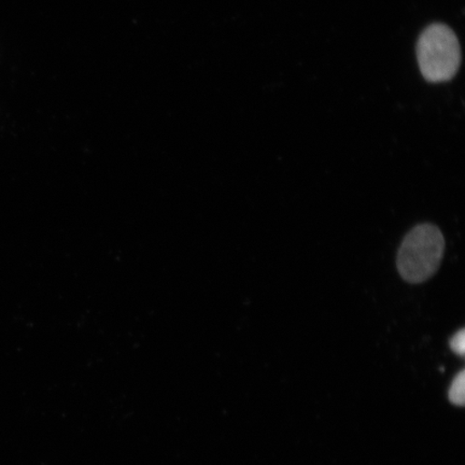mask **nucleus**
<instances>
[{
  "instance_id": "obj_1",
  "label": "nucleus",
  "mask_w": 465,
  "mask_h": 465,
  "mask_svg": "<svg viewBox=\"0 0 465 465\" xmlns=\"http://www.w3.org/2000/svg\"><path fill=\"white\" fill-rule=\"evenodd\" d=\"M444 252L445 238L438 226H415L399 249L397 265L401 277L414 284L427 282L439 270Z\"/></svg>"
},
{
  "instance_id": "obj_2",
  "label": "nucleus",
  "mask_w": 465,
  "mask_h": 465,
  "mask_svg": "<svg viewBox=\"0 0 465 465\" xmlns=\"http://www.w3.org/2000/svg\"><path fill=\"white\" fill-rule=\"evenodd\" d=\"M417 58L424 79L444 83L455 77L461 62V50L456 34L449 26L432 25L420 35Z\"/></svg>"
},
{
  "instance_id": "obj_3",
  "label": "nucleus",
  "mask_w": 465,
  "mask_h": 465,
  "mask_svg": "<svg viewBox=\"0 0 465 465\" xmlns=\"http://www.w3.org/2000/svg\"><path fill=\"white\" fill-rule=\"evenodd\" d=\"M450 400L458 406H463L465 402V373L461 371L453 380L450 393Z\"/></svg>"
},
{
  "instance_id": "obj_4",
  "label": "nucleus",
  "mask_w": 465,
  "mask_h": 465,
  "mask_svg": "<svg viewBox=\"0 0 465 465\" xmlns=\"http://www.w3.org/2000/svg\"><path fill=\"white\" fill-rule=\"evenodd\" d=\"M450 347L453 352L459 354V356H463L465 351V333L464 329L459 331L455 335H453L450 341Z\"/></svg>"
}]
</instances>
